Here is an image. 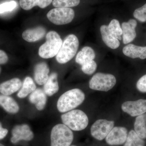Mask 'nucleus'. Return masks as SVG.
<instances>
[{"instance_id":"1","label":"nucleus","mask_w":146,"mask_h":146,"mask_svg":"<svg viewBox=\"0 0 146 146\" xmlns=\"http://www.w3.org/2000/svg\"><path fill=\"white\" fill-rule=\"evenodd\" d=\"M85 98V94L80 89H74L66 91L58 100V110L62 113L71 111L81 104Z\"/></svg>"},{"instance_id":"2","label":"nucleus","mask_w":146,"mask_h":146,"mask_svg":"<svg viewBox=\"0 0 146 146\" xmlns=\"http://www.w3.org/2000/svg\"><path fill=\"white\" fill-rule=\"evenodd\" d=\"M62 122L70 129L79 131L85 129L89 124V119L82 110H73L61 116Z\"/></svg>"},{"instance_id":"3","label":"nucleus","mask_w":146,"mask_h":146,"mask_svg":"<svg viewBox=\"0 0 146 146\" xmlns=\"http://www.w3.org/2000/svg\"><path fill=\"white\" fill-rule=\"evenodd\" d=\"M79 45L78 38L74 35H70L66 36L56 55L57 62L60 64H65L72 59L77 52Z\"/></svg>"},{"instance_id":"4","label":"nucleus","mask_w":146,"mask_h":146,"mask_svg":"<svg viewBox=\"0 0 146 146\" xmlns=\"http://www.w3.org/2000/svg\"><path fill=\"white\" fill-rule=\"evenodd\" d=\"M46 41L39 48L38 54L42 58H50L57 55L63 42L56 31L49 32L46 35Z\"/></svg>"},{"instance_id":"5","label":"nucleus","mask_w":146,"mask_h":146,"mask_svg":"<svg viewBox=\"0 0 146 146\" xmlns=\"http://www.w3.org/2000/svg\"><path fill=\"white\" fill-rule=\"evenodd\" d=\"M51 146H70L74 139L72 131L64 124H58L51 132Z\"/></svg>"},{"instance_id":"6","label":"nucleus","mask_w":146,"mask_h":146,"mask_svg":"<svg viewBox=\"0 0 146 146\" xmlns=\"http://www.w3.org/2000/svg\"><path fill=\"white\" fill-rule=\"evenodd\" d=\"M116 78L111 74L97 73L90 80L89 86L92 90L107 92L116 84Z\"/></svg>"},{"instance_id":"7","label":"nucleus","mask_w":146,"mask_h":146,"mask_svg":"<svg viewBox=\"0 0 146 146\" xmlns=\"http://www.w3.org/2000/svg\"><path fill=\"white\" fill-rule=\"evenodd\" d=\"M75 12L70 8L56 7L50 10L47 14L48 19L52 23L58 25L71 23L74 18Z\"/></svg>"},{"instance_id":"8","label":"nucleus","mask_w":146,"mask_h":146,"mask_svg":"<svg viewBox=\"0 0 146 146\" xmlns=\"http://www.w3.org/2000/svg\"><path fill=\"white\" fill-rule=\"evenodd\" d=\"M114 125L115 122L114 121L106 119L97 120L91 126V135L97 140L102 141L106 138L114 127Z\"/></svg>"},{"instance_id":"9","label":"nucleus","mask_w":146,"mask_h":146,"mask_svg":"<svg viewBox=\"0 0 146 146\" xmlns=\"http://www.w3.org/2000/svg\"><path fill=\"white\" fill-rule=\"evenodd\" d=\"M121 109L131 117H137L146 113V100L125 102L122 105Z\"/></svg>"},{"instance_id":"10","label":"nucleus","mask_w":146,"mask_h":146,"mask_svg":"<svg viewBox=\"0 0 146 146\" xmlns=\"http://www.w3.org/2000/svg\"><path fill=\"white\" fill-rule=\"evenodd\" d=\"M127 135V129L125 127H115L106 136V141L110 145H120L125 143Z\"/></svg>"},{"instance_id":"11","label":"nucleus","mask_w":146,"mask_h":146,"mask_svg":"<svg viewBox=\"0 0 146 146\" xmlns=\"http://www.w3.org/2000/svg\"><path fill=\"white\" fill-rule=\"evenodd\" d=\"M12 135L11 141L13 144L22 140L30 141L34 137L33 132L30 127L27 124L20 125L14 127L12 129Z\"/></svg>"},{"instance_id":"12","label":"nucleus","mask_w":146,"mask_h":146,"mask_svg":"<svg viewBox=\"0 0 146 146\" xmlns=\"http://www.w3.org/2000/svg\"><path fill=\"white\" fill-rule=\"evenodd\" d=\"M137 25L136 20L132 19L122 24L123 42L125 44L132 42L136 38V33L135 28Z\"/></svg>"},{"instance_id":"13","label":"nucleus","mask_w":146,"mask_h":146,"mask_svg":"<svg viewBox=\"0 0 146 146\" xmlns=\"http://www.w3.org/2000/svg\"><path fill=\"white\" fill-rule=\"evenodd\" d=\"M50 69L46 63H37L34 68V79L39 85H44L48 78Z\"/></svg>"},{"instance_id":"14","label":"nucleus","mask_w":146,"mask_h":146,"mask_svg":"<svg viewBox=\"0 0 146 146\" xmlns=\"http://www.w3.org/2000/svg\"><path fill=\"white\" fill-rule=\"evenodd\" d=\"M22 84L20 79H11L0 84V93L2 95L9 96L20 90Z\"/></svg>"},{"instance_id":"15","label":"nucleus","mask_w":146,"mask_h":146,"mask_svg":"<svg viewBox=\"0 0 146 146\" xmlns=\"http://www.w3.org/2000/svg\"><path fill=\"white\" fill-rule=\"evenodd\" d=\"M123 52L125 56L131 58H139L143 60L146 58V46H139L130 44L123 48Z\"/></svg>"},{"instance_id":"16","label":"nucleus","mask_w":146,"mask_h":146,"mask_svg":"<svg viewBox=\"0 0 146 146\" xmlns=\"http://www.w3.org/2000/svg\"><path fill=\"white\" fill-rule=\"evenodd\" d=\"M29 100L31 103L35 105L38 110H42L46 104V95L42 89H36L30 95Z\"/></svg>"},{"instance_id":"17","label":"nucleus","mask_w":146,"mask_h":146,"mask_svg":"<svg viewBox=\"0 0 146 146\" xmlns=\"http://www.w3.org/2000/svg\"><path fill=\"white\" fill-rule=\"evenodd\" d=\"M46 30L42 27L26 30L22 34L23 39L27 42H34L42 39L44 36Z\"/></svg>"},{"instance_id":"18","label":"nucleus","mask_w":146,"mask_h":146,"mask_svg":"<svg viewBox=\"0 0 146 146\" xmlns=\"http://www.w3.org/2000/svg\"><path fill=\"white\" fill-rule=\"evenodd\" d=\"M100 32L103 41L107 46L112 49L117 48L119 46V40L110 32L107 26L102 25Z\"/></svg>"},{"instance_id":"19","label":"nucleus","mask_w":146,"mask_h":146,"mask_svg":"<svg viewBox=\"0 0 146 146\" xmlns=\"http://www.w3.org/2000/svg\"><path fill=\"white\" fill-rule=\"evenodd\" d=\"M0 106L11 114H16L20 110L17 102L9 96L0 95Z\"/></svg>"},{"instance_id":"20","label":"nucleus","mask_w":146,"mask_h":146,"mask_svg":"<svg viewBox=\"0 0 146 146\" xmlns=\"http://www.w3.org/2000/svg\"><path fill=\"white\" fill-rule=\"evenodd\" d=\"M57 77L58 75L56 73H52L44 84V91L47 96H51L58 91L59 86Z\"/></svg>"},{"instance_id":"21","label":"nucleus","mask_w":146,"mask_h":146,"mask_svg":"<svg viewBox=\"0 0 146 146\" xmlns=\"http://www.w3.org/2000/svg\"><path fill=\"white\" fill-rule=\"evenodd\" d=\"M96 57V53L92 48L89 46L84 47L77 55L76 62L82 66L85 63L94 60Z\"/></svg>"},{"instance_id":"22","label":"nucleus","mask_w":146,"mask_h":146,"mask_svg":"<svg viewBox=\"0 0 146 146\" xmlns=\"http://www.w3.org/2000/svg\"><path fill=\"white\" fill-rule=\"evenodd\" d=\"M36 89V86L33 80L30 77L27 76L24 80L22 87L17 94L20 98H24L31 94Z\"/></svg>"},{"instance_id":"23","label":"nucleus","mask_w":146,"mask_h":146,"mask_svg":"<svg viewBox=\"0 0 146 146\" xmlns=\"http://www.w3.org/2000/svg\"><path fill=\"white\" fill-rule=\"evenodd\" d=\"M52 0H20V6L24 10H29L38 6L41 8L46 7L52 2Z\"/></svg>"},{"instance_id":"24","label":"nucleus","mask_w":146,"mask_h":146,"mask_svg":"<svg viewBox=\"0 0 146 146\" xmlns=\"http://www.w3.org/2000/svg\"><path fill=\"white\" fill-rule=\"evenodd\" d=\"M134 131L142 139L146 138V113L137 116L134 124Z\"/></svg>"},{"instance_id":"25","label":"nucleus","mask_w":146,"mask_h":146,"mask_svg":"<svg viewBox=\"0 0 146 146\" xmlns=\"http://www.w3.org/2000/svg\"><path fill=\"white\" fill-rule=\"evenodd\" d=\"M145 141L139 137L134 130H131L128 134L124 146H145Z\"/></svg>"},{"instance_id":"26","label":"nucleus","mask_w":146,"mask_h":146,"mask_svg":"<svg viewBox=\"0 0 146 146\" xmlns=\"http://www.w3.org/2000/svg\"><path fill=\"white\" fill-rule=\"evenodd\" d=\"M110 32L118 40H121L122 29L120 27L119 22L116 19H113L108 26Z\"/></svg>"},{"instance_id":"27","label":"nucleus","mask_w":146,"mask_h":146,"mask_svg":"<svg viewBox=\"0 0 146 146\" xmlns=\"http://www.w3.org/2000/svg\"><path fill=\"white\" fill-rule=\"evenodd\" d=\"M80 3V0H54L52 5L55 7H73L78 5Z\"/></svg>"},{"instance_id":"28","label":"nucleus","mask_w":146,"mask_h":146,"mask_svg":"<svg viewBox=\"0 0 146 146\" xmlns=\"http://www.w3.org/2000/svg\"><path fill=\"white\" fill-rule=\"evenodd\" d=\"M134 18L144 23L146 21V3L142 7L137 9L134 11L133 13Z\"/></svg>"},{"instance_id":"29","label":"nucleus","mask_w":146,"mask_h":146,"mask_svg":"<svg viewBox=\"0 0 146 146\" xmlns=\"http://www.w3.org/2000/svg\"><path fill=\"white\" fill-rule=\"evenodd\" d=\"M81 70L83 73L87 75H91L96 71L97 68V63L94 60L81 66Z\"/></svg>"},{"instance_id":"30","label":"nucleus","mask_w":146,"mask_h":146,"mask_svg":"<svg viewBox=\"0 0 146 146\" xmlns=\"http://www.w3.org/2000/svg\"><path fill=\"white\" fill-rule=\"evenodd\" d=\"M17 6V3L14 1L1 4L0 5V13L11 11L16 8Z\"/></svg>"},{"instance_id":"31","label":"nucleus","mask_w":146,"mask_h":146,"mask_svg":"<svg viewBox=\"0 0 146 146\" xmlns=\"http://www.w3.org/2000/svg\"><path fill=\"white\" fill-rule=\"evenodd\" d=\"M136 88L141 93H146V74L138 80L136 83Z\"/></svg>"},{"instance_id":"32","label":"nucleus","mask_w":146,"mask_h":146,"mask_svg":"<svg viewBox=\"0 0 146 146\" xmlns=\"http://www.w3.org/2000/svg\"><path fill=\"white\" fill-rule=\"evenodd\" d=\"M8 57L4 51L0 50V64H4L7 63Z\"/></svg>"},{"instance_id":"33","label":"nucleus","mask_w":146,"mask_h":146,"mask_svg":"<svg viewBox=\"0 0 146 146\" xmlns=\"http://www.w3.org/2000/svg\"><path fill=\"white\" fill-rule=\"evenodd\" d=\"M8 132V130L7 129L3 127L1 123H0V140L5 138Z\"/></svg>"},{"instance_id":"34","label":"nucleus","mask_w":146,"mask_h":146,"mask_svg":"<svg viewBox=\"0 0 146 146\" xmlns=\"http://www.w3.org/2000/svg\"><path fill=\"white\" fill-rule=\"evenodd\" d=\"M0 146H5L4 145H3V144L0 143Z\"/></svg>"},{"instance_id":"35","label":"nucleus","mask_w":146,"mask_h":146,"mask_svg":"<svg viewBox=\"0 0 146 146\" xmlns=\"http://www.w3.org/2000/svg\"><path fill=\"white\" fill-rule=\"evenodd\" d=\"M1 68H0V74H1Z\"/></svg>"},{"instance_id":"36","label":"nucleus","mask_w":146,"mask_h":146,"mask_svg":"<svg viewBox=\"0 0 146 146\" xmlns=\"http://www.w3.org/2000/svg\"><path fill=\"white\" fill-rule=\"evenodd\" d=\"M75 146V145H72V146Z\"/></svg>"}]
</instances>
